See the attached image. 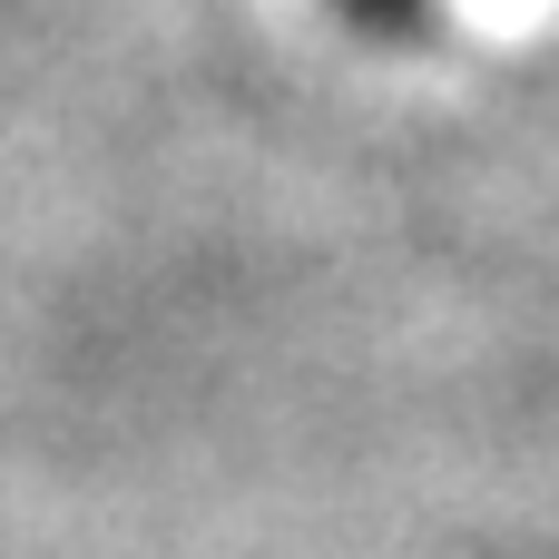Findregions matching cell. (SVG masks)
<instances>
[{"instance_id": "cell-1", "label": "cell", "mask_w": 559, "mask_h": 559, "mask_svg": "<svg viewBox=\"0 0 559 559\" xmlns=\"http://www.w3.org/2000/svg\"><path fill=\"white\" fill-rule=\"evenodd\" d=\"M334 10H344V20H364V29H413L432 0H334Z\"/></svg>"}]
</instances>
